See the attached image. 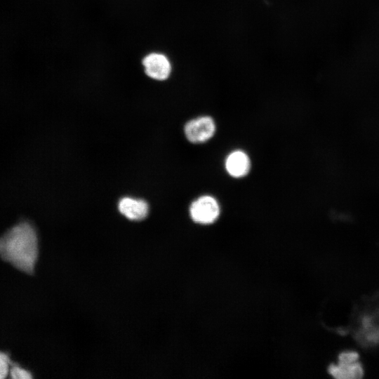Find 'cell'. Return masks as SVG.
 Here are the masks:
<instances>
[{
  "mask_svg": "<svg viewBox=\"0 0 379 379\" xmlns=\"http://www.w3.org/2000/svg\"><path fill=\"white\" fill-rule=\"evenodd\" d=\"M0 257L18 270L32 274L38 258V238L34 227L21 221L0 237Z\"/></svg>",
  "mask_w": 379,
  "mask_h": 379,
  "instance_id": "cell-1",
  "label": "cell"
},
{
  "mask_svg": "<svg viewBox=\"0 0 379 379\" xmlns=\"http://www.w3.org/2000/svg\"><path fill=\"white\" fill-rule=\"evenodd\" d=\"M220 207L218 200L211 195L199 197L190 206V215L192 220L201 225H209L219 217Z\"/></svg>",
  "mask_w": 379,
  "mask_h": 379,
  "instance_id": "cell-2",
  "label": "cell"
},
{
  "mask_svg": "<svg viewBox=\"0 0 379 379\" xmlns=\"http://www.w3.org/2000/svg\"><path fill=\"white\" fill-rule=\"evenodd\" d=\"M216 125L210 116H201L187 121L184 127L186 138L192 143L200 144L209 140L215 135Z\"/></svg>",
  "mask_w": 379,
  "mask_h": 379,
  "instance_id": "cell-3",
  "label": "cell"
},
{
  "mask_svg": "<svg viewBox=\"0 0 379 379\" xmlns=\"http://www.w3.org/2000/svg\"><path fill=\"white\" fill-rule=\"evenodd\" d=\"M142 63L146 75L154 80H166L171 72V62L162 53H149L143 58Z\"/></svg>",
  "mask_w": 379,
  "mask_h": 379,
  "instance_id": "cell-4",
  "label": "cell"
},
{
  "mask_svg": "<svg viewBox=\"0 0 379 379\" xmlns=\"http://www.w3.org/2000/svg\"><path fill=\"white\" fill-rule=\"evenodd\" d=\"M225 168L232 177L239 178L246 176L251 169V160L243 150L231 152L225 160Z\"/></svg>",
  "mask_w": 379,
  "mask_h": 379,
  "instance_id": "cell-5",
  "label": "cell"
},
{
  "mask_svg": "<svg viewBox=\"0 0 379 379\" xmlns=\"http://www.w3.org/2000/svg\"><path fill=\"white\" fill-rule=\"evenodd\" d=\"M121 214L131 220H142L147 217L149 206L146 201L131 197L122 198L118 204Z\"/></svg>",
  "mask_w": 379,
  "mask_h": 379,
  "instance_id": "cell-6",
  "label": "cell"
},
{
  "mask_svg": "<svg viewBox=\"0 0 379 379\" xmlns=\"http://www.w3.org/2000/svg\"><path fill=\"white\" fill-rule=\"evenodd\" d=\"M328 373L338 379H358L363 375L364 371L359 361H340L328 367Z\"/></svg>",
  "mask_w": 379,
  "mask_h": 379,
  "instance_id": "cell-7",
  "label": "cell"
},
{
  "mask_svg": "<svg viewBox=\"0 0 379 379\" xmlns=\"http://www.w3.org/2000/svg\"><path fill=\"white\" fill-rule=\"evenodd\" d=\"M13 364L9 357L0 352V379L6 378L9 372V366Z\"/></svg>",
  "mask_w": 379,
  "mask_h": 379,
  "instance_id": "cell-8",
  "label": "cell"
},
{
  "mask_svg": "<svg viewBox=\"0 0 379 379\" xmlns=\"http://www.w3.org/2000/svg\"><path fill=\"white\" fill-rule=\"evenodd\" d=\"M10 373L11 378L13 379H30L32 378V374L29 371L15 364L13 365Z\"/></svg>",
  "mask_w": 379,
  "mask_h": 379,
  "instance_id": "cell-9",
  "label": "cell"
}]
</instances>
